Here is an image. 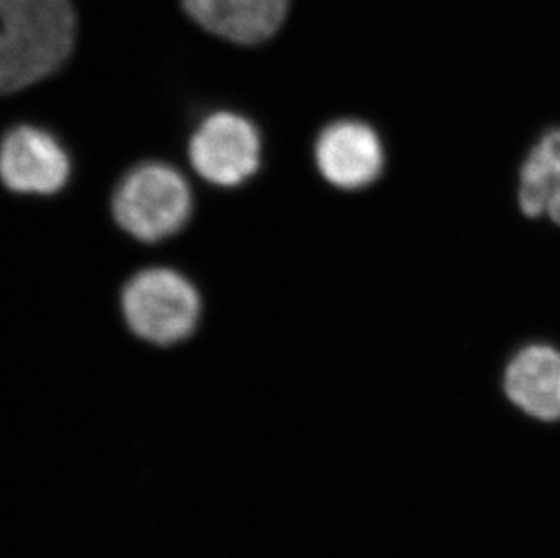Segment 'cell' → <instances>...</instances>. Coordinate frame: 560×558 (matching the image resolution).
Wrapping results in <instances>:
<instances>
[{
    "mask_svg": "<svg viewBox=\"0 0 560 558\" xmlns=\"http://www.w3.org/2000/svg\"><path fill=\"white\" fill-rule=\"evenodd\" d=\"M74 37L77 16L69 0H0V95L59 71Z\"/></svg>",
    "mask_w": 560,
    "mask_h": 558,
    "instance_id": "1",
    "label": "cell"
},
{
    "mask_svg": "<svg viewBox=\"0 0 560 558\" xmlns=\"http://www.w3.org/2000/svg\"><path fill=\"white\" fill-rule=\"evenodd\" d=\"M113 217L138 242L159 243L189 222L192 195L186 178L162 162L132 167L113 193Z\"/></svg>",
    "mask_w": 560,
    "mask_h": 558,
    "instance_id": "2",
    "label": "cell"
},
{
    "mask_svg": "<svg viewBox=\"0 0 560 558\" xmlns=\"http://www.w3.org/2000/svg\"><path fill=\"white\" fill-rule=\"evenodd\" d=\"M120 305L129 330L159 347L186 341L200 323L198 290L189 278L167 267L132 276L124 287Z\"/></svg>",
    "mask_w": 560,
    "mask_h": 558,
    "instance_id": "3",
    "label": "cell"
},
{
    "mask_svg": "<svg viewBox=\"0 0 560 558\" xmlns=\"http://www.w3.org/2000/svg\"><path fill=\"white\" fill-rule=\"evenodd\" d=\"M189 159L209 184L238 187L258 173L261 138L249 118L233 112L212 113L190 137Z\"/></svg>",
    "mask_w": 560,
    "mask_h": 558,
    "instance_id": "4",
    "label": "cell"
},
{
    "mask_svg": "<svg viewBox=\"0 0 560 558\" xmlns=\"http://www.w3.org/2000/svg\"><path fill=\"white\" fill-rule=\"evenodd\" d=\"M71 160L59 138L43 127H11L0 138V182L16 195H57L68 185Z\"/></svg>",
    "mask_w": 560,
    "mask_h": 558,
    "instance_id": "5",
    "label": "cell"
},
{
    "mask_svg": "<svg viewBox=\"0 0 560 558\" xmlns=\"http://www.w3.org/2000/svg\"><path fill=\"white\" fill-rule=\"evenodd\" d=\"M317 171L341 190H361L374 184L385 167V148L374 127L361 120H338L317 137Z\"/></svg>",
    "mask_w": 560,
    "mask_h": 558,
    "instance_id": "6",
    "label": "cell"
},
{
    "mask_svg": "<svg viewBox=\"0 0 560 558\" xmlns=\"http://www.w3.org/2000/svg\"><path fill=\"white\" fill-rule=\"evenodd\" d=\"M502 391L524 416L540 422L560 421V350L532 342L513 353L502 375Z\"/></svg>",
    "mask_w": 560,
    "mask_h": 558,
    "instance_id": "7",
    "label": "cell"
},
{
    "mask_svg": "<svg viewBox=\"0 0 560 558\" xmlns=\"http://www.w3.org/2000/svg\"><path fill=\"white\" fill-rule=\"evenodd\" d=\"M203 30L231 43H265L285 21L291 0H182Z\"/></svg>",
    "mask_w": 560,
    "mask_h": 558,
    "instance_id": "8",
    "label": "cell"
},
{
    "mask_svg": "<svg viewBox=\"0 0 560 558\" xmlns=\"http://www.w3.org/2000/svg\"><path fill=\"white\" fill-rule=\"evenodd\" d=\"M518 206L529 218L560 225V129L546 132L521 167Z\"/></svg>",
    "mask_w": 560,
    "mask_h": 558,
    "instance_id": "9",
    "label": "cell"
}]
</instances>
